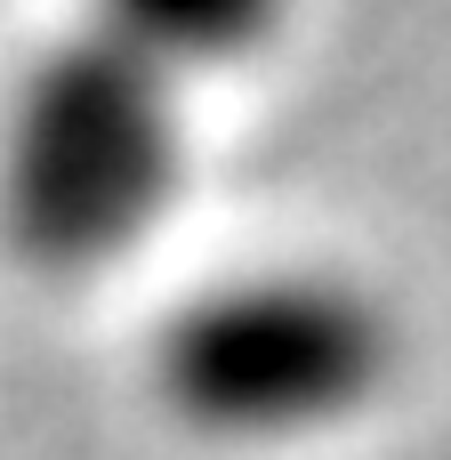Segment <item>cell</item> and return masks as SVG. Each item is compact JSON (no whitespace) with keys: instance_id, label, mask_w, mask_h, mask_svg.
Instances as JSON below:
<instances>
[{"instance_id":"cell-1","label":"cell","mask_w":451,"mask_h":460,"mask_svg":"<svg viewBox=\"0 0 451 460\" xmlns=\"http://www.w3.org/2000/svg\"><path fill=\"white\" fill-rule=\"evenodd\" d=\"M395 299L339 259H242L194 275L137 348L145 404L210 453H315L355 437L403 380Z\"/></svg>"},{"instance_id":"cell-2","label":"cell","mask_w":451,"mask_h":460,"mask_svg":"<svg viewBox=\"0 0 451 460\" xmlns=\"http://www.w3.org/2000/svg\"><path fill=\"white\" fill-rule=\"evenodd\" d=\"M186 81L113 16L40 40L0 81V251L32 283L121 275L186 202Z\"/></svg>"}]
</instances>
